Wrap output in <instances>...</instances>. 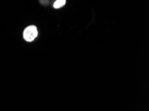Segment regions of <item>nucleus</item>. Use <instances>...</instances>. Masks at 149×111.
Returning a JSON list of instances; mask_svg holds the SVG:
<instances>
[{
	"mask_svg": "<svg viewBox=\"0 0 149 111\" xmlns=\"http://www.w3.org/2000/svg\"><path fill=\"white\" fill-rule=\"evenodd\" d=\"M66 0H56L54 3V8L56 9H58L62 8L66 4Z\"/></svg>",
	"mask_w": 149,
	"mask_h": 111,
	"instance_id": "obj_2",
	"label": "nucleus"
},
{
	"mask_svg": "<svg viewBox=\"0 0 149 111\" xmlns=\"http://www.w3.org/2000/svg\"><path fill=\"white\" fill-rule=\"evenodd\" d=\"M38 29L35 26H30L27 27L23 32L24 39L28 42L33 41L38 37Z\"/></svg>",
	"mask_w": 149,
	"mask_h": 111,
	"instance_id": "obj_1",
	"label": "nucleus"
}]
</instances>
